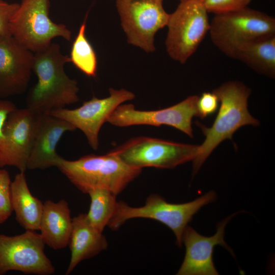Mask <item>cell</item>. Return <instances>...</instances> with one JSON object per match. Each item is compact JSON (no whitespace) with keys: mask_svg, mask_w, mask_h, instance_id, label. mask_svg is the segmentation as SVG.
Masks as SVG:
<instances>
[{"mask_svg":"<svg viewBox=\"0 0 275 275\" xmlns=\"http://www.w3.org/2000/svg\"><path fill=\"white\" fill-rule=\"evenodd\" d=\"M69 62V56L64 55L60 46L53 42L34 53L33 72L37 81L28 93L27 108L39 114H48L78 102L77 82L64 69Z\"/></svg>","mask_w":275,"mask_h":275,"instance_id":"cell-1","label":"cell"},{"mask_svg":"<svg viewBox=\"0 0 275 275\" xmlns=\"http://www.w3.org/2000/svg\"><path fill=\"white\" fill-rule=\"evenodd\" d=\"M212 92L217 96L221 106L211 127L197 123L205 139L199 146L198 154L193 161V175L198 172L213 150L224 140H232L233 133L240 127L246 125H259V121L248 110V100L251 90L243 83L229 81Z\"/></svg>","mask_w":275,"mask_h":275,"instance_id":"cell-2","label":"cell"},{"mask_svg":"<svg viewBox=\"0 0 275 275\" xmlns=\"http://www.w3.org/2000/svg\"><path fill=\"white\" fill-rule=\"evenodd\" d=\"M55 167L83 193L103 189L117 196L140 175L142 170L125 163L109 152L101 155H86L75 160L59 156Z\"/></svg>","mask_w":275,"mask_h":275,"instance_id":"cell-3","label":"cell"},{"mask_svg":"<svg viewBox=\"0 0 275 275\" xmlns=\"http://www.w3.org/2000/svg\"><path fill=\"white\" fill-rule=\"evenodd\" d=\"M216 199L215 193L210 191L193 201L180 204L169 203L157 194L149 196L145 204L141 207H132L120 201L107 226L112 230H117L132 218L156 220L172 230L176 236L177 245L181 247L182 235L187 224L203 206L214 202Z\"/></svg>","mask_w":275,"mask_h":275,"instance_id":"cell-4","label":"cell"},{"mask_svg":"<svg viewBox=\"0 0 275 275\" xmlns=\"http://www.w3.org/2000/svg\"><path fill=\"white\" fill-rule=\"evenodd\" d=\"M208 12L200 0H184L169 15L165 44L174 60L185 63L197 51L210 29Z\"/></svg>","mask_w":275,"mask_h":275,"instance_id":"cell-5","label":"cell"},{"mask_svg":"<svg viewBox=\"0 0 275 275\" xmlns=\"http://www.w3.org/2000/svg\"><path fill=\"white\" fill-rule=\"evenodd\" d=\"M49 8V0H22L11 19V35L34 53L47 47L56 37L71 39L65 25L51 20Z\"/></svg>","mask_w":275,"mask_h":275,"instance_id":"cell-6","label":"cell"},{"mask_svg":"<svg viewBox=\"0 0 275 275\" xmlns=\"http://www.w3.org/2000/svg\"><path fill=\"white\" fill-rule=\"evenodd\" d=\"M198 148L197 145L138 136L129 139L109 152L133 167L168 169L193 161Z\"/></svg>","mask_w":275,"mask_h":275,"instance_id":"cell-7","label":"cell"},{"mask_svg":"<svg viewBox=\"0 0 275 275\" xmlns=\"http://www.w3.org/2000/svg\"><path fill=\"white\" fill-rule=\"evenodd\" d=\"M163 0H116L121 25L128 43L147 52L155 50L154 37L167 26L169 14Z\"/></svg>","mask_w":275,"mask_h":275,"instance_id":"cell-8","label":"cell"},{"mask_svg":"<svg viewBox=\"0 0 275 275\" xmlns=\"http://www.w3.org/2000/svg\"><path fill=\"white\" fill-rule=\"evenodd\" d=\"M211 41L219 50L235 43L275 35V18L249 8L215 14L210 22Z\"/></svg>","mask_w":275,"mask_h":275,"instance_id":"cell-9","label":"cell"},{"mask_svg":"<svg viewBox=\"0 0 275 275\" xmlns=\"http://www.w3.org/2000/svg\"><path fill=\"white\" fill-rule=\"evenodd\" d=\"M40 234L25 230L19 235L0 234V275L12 270L24 274L50 275L55 268L45 255Z\"/></svg>","mask_w":275,"mask_h":275,"instance_id":"cell-10","label":"cell"},{"mask_svg":"<svg viewBox=\"0 0 275 275\" xmlns=\"http://www.w3.org/2000/svg\"><path fill=\"white\" fill-rule=\"evenodd\" d=\"M199 96H190L172 106L155 111H140L132 104H121L108 117L106 122L117 127L133 125L173 127L193 138L192 118L197 116Z\"/></svg>","mask_w":275,"mask_h":275,"instance_id":"cell-11","label":"cell"},{"mask_svg":"<svg viewBox=\"0 0 275 275\" xmlns=\"http://www.w3.org/2000/svg\"><path fill=\"white\" fill-rule=\"evenodd\" d=\"M109 96L101 99L93 96L78 108H62L48 114L61 118L80 130L91 147L97 150L99 147V132L103 124L118 106L135 97L132 92L124 89L109 88Z\"/></svg>","mask_w":275,"mask_h":275,"instance_id":"cell-12","label":"cell"},{"mask_svg":"<svg viewBox=\"0 0 275 275\" xmlns=\"http://www.w3.org/2000/svg\"><path fill=\"white\" fill-rule=\"evenodd\" d=\"M40 114L29 108H16L9 115L4 128L0 149V168L12 166L27 170Z\"/></svg>","mask_w":275,"mask_h":275,"instance_id":"cell-13","label":"cell"},{"mask_svg":"<svg viewBox=\"0 0 275 275\" xmlns=\"http://www.w3.org/2000/svg\"><path fill=\"white\" fill-rule=\"evenodd\" d=\"M34 52L11 34L0 36V98L26 90L33 72Z\"/></svg>","mask_w":275,"mask_h":275,"instance_id":"cell-14","label":"cell"},{"mask_svg":"<svg viewBox=\"0 0 275 275\" xmlns=\"http://www.w3.org/2000/svg\"><path fill=\"white\" fill-rule=\"evenodd\" d=\"M237 213L227 217L217 225L216 232L211 236L201 235L189 226L182 235V243L185 246L183 261L177 275H217L212 257L214 247L220 245L234 255L232 250L224 240L225 229L229 220Z\"/></svg>","mask_w":275,"mask_h":275,"instance_id":"cell-15","label":"cell"},{"mask_svg":"<svg viewBox=\"0 0 275 275\" xmlns=\"http://www.w3.org/2000/svg\"><path fill=\"white\" fill-rule=\"evenodd\" d=\"M76 128L68 122L49 114H40L27 169L45 170L55 167L60 155L58 143L67 131Z\"/></svg>","mask_w":275,"mask_h":275,"instance_id":"cell-16","label":"cell"},{"mask_svg":"<svg viewBox=\"0 0 275 275\" xmlns=\"http://www.w3.org/2000/svg\"><path fill=\"white\" fill-rule=\"evenodd\" d=\"M221 51L257 73L272 78L275 76V35L240 42Z\"/></svg>","mask_w":275,"mask_h":275,"instance_id":"cell-17","label":"cell"},{"mask_svg":"<svg viewBox=\"0 0 275 275\" xmlns=\"http://www.w3.org/2000/svg\"><path fill=\"white\" fill-rule=\"evenodd\" d=\"M70 260L66 271L69 274L81 261L92 258L108 246L102 233L89 222L86 213H81L72 218V227L68 243Z\"/></svg>","mask_w":275,"mask_h":275,"instance_id":"cell-18","label":"cell"},{"mask_svg":"<svg viewBox=\"0 0 275 275\" xmlns=\"http://www.w3.org/2000/svg\"><path fill=\"white\" fill-rule=\"evenodd\" d=\"M72 218L68 203L64 199L57 202L48 200L43 203L39 230L45 244L53 250L68 245Z\"/></svg>","mask_w":275,"mask_h":275,"instance_id":"cell-19","label":"cell"},{"mask_svg":"<svg viewBox=\"0 0 275 275\" xmlns=\"http://www.w3.org/2000/svg\"><path fill=\"white\" fill-rule=\"evenodd\" d=\"M11 200L18 223L25 230H39L43 203L31 194L24 172L11 182Z\"/></svg>","mask_w":275,"mask_h":275,"instance_id":"cell-20","label":"cell"},{"mask_svg":"<svg viewBox=\"0 0 275 275\" xmlns=\"http://www.w3.org/2000/svg\"><path fill=\"white\" fill-rule=\"evenodd\" d=\"M91 203L86 213L90 224L102 233L107 226L116 210L118 201L117 195L103 189H94L88 192Z\"/></svg>","mask_w":275,"mask_h":275,"instance_id":"cell-21","label":"cell"},{"mask_svg":"<svg viewBox=\"0 0 275 275\" xmlns=\"http://www.w3.org/2000/svg\"><path fill=\"white\" fill-rule=\"evenodd\" d=\"M88 14L80 26L71 48L70 62L81 72L89 77H95L97 70L96 52L86 36Z\"/></svg>","mask_w":275,"mask_h":275,"instance_id":"cell-22","label":"cell"},{"mask_svg":"<svg viewBox=\"0 0 275 275\" xmlns=\"http://www.w3.org/2000/svg\"><path fill=\"white\" fill-rule=\"evenodd\" d=\"M11 182L8 172L0 169V225L4 223L13 212L11 200Z\"/></svg>","mask_w":275,"mask_h":275,"instance_id":"cell-23","label":"cell"},{"mask_svg":"<svg viewBox=\"0 0 275 275\" xmlns=\"http://www.w3.org/2000/svg\"><path fill=\"white\" fill-rule=\"evenodd\" d=\"M252 0H205L204 2L208 13L215 14L237 11L248 7Z\"/></svg>","mask_w":275,"mask_h":275,"instance_id":"cell-24","label":"cell"},{"mask_svg":"<svg viewBox=\"0 0 275 275\" xmlns=\"http://www.w3.org/2000/svg\"><path fill=\"white\" fill-rule=\"evenodd\" d=\"M218 101L217 96L213 92H203L197 101V116L204 118L214 113L217 108Z\"/></svg>","mask_w":275,"mask_h":275,"instance_id":"cell-25","label":"cell"},{"mask_svg":"<svg viewBox=\"0 0 275 275\" xmlns=\"http://www.w3.org/2000/svg\"><path fill=\"white\" fill-rule=\"evenodd\" d=\"M19 4L8 3L0 0V36L11 34L10 22L11 19L17 9Z\"/></svg>","mask_w":275,"mask_h":275,"instance_id":"cell-26","label":"cell"},{"mask_svg":"<svg viewBox=\"0 0 275 275\" xmlns=\"http://www.w3.org/2000/svg\"><path fill=\"white\" fill-rule=\"evenodd\" d=\"M16 108L15 104L11 101L0 99V149L4 141V128L6 121L9 114Z\"/></svg>","mask_w":275,"mask_h":275,"instance_id":"cell-27","label":"cell"},{"mask_svg":"<svg viewBox=\"0 0 275 275\" xmlns=\"http://www.w3.org/2000/svg\"><path fill=\"white\" fill-rule=\"evenodd\" d=\"M202 2H204L205 0H200Z\"/></svg>","mask_w":275,"mask_h":275,"instance_id":"cell-28","label":"cell"},{"mask_svg":"<svg viewBox=\"0 0 275 275\" xmlns=\"http://www.w3.org/2000/svg\"><path fill=\"white\" fill-rule=\"evenodd\" d=\"M180 1H184V0H179Z\"/></svg>","mask_w":275,"mask_h":275,"instance_id":"cell-29","label":"cell"}]
</instances>
